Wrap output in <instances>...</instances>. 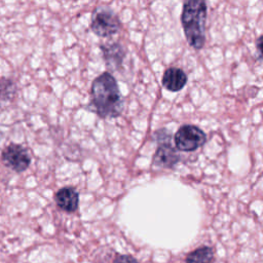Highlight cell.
<instances>
[{"label":"cell","mask_w":263,"mask_h":263,"mask_svg":"<svg viewBox=\"0 0 263 263\" xmlns=\"http://www.w3.org/2000/svg\"><path fill=\"white\" fill-rule=\"evenodd\" d=\"M91 105L99 116L113 118L121 114L123 100L115 78L108 72L98 76L90 88Z\"/></svg>","instance_id":"1"},{"label":"cell","mask_w":263,"mask_h":263,"mask_svg":"<svg viewBox=\"0 0 263 263\" xmlns=\"http://www.w3.org/2000/svg\"><path fill=\"white\" fill-rule=\"evenodd\" d=\"M206 12V3L201 0L187 1L183 6L182 26L188 43L195 49L204 45Z\"/></svg>","instance_id":"2"},{"label":"cell","mask_w":263,"mask_h":263,"mask_svg":"<svg viewBox=\"0 0 263 263\" xmlns=\"http://www.w3.org/2000/svg\"><path fill=\"white\" fill-rule=\"evenodd\" d=\"M206 141L205 134L195 125H182L175 135L176 147L184 152L194 151Z\"/></svg>","instance_id":"3"},{"label":"cell","mask_w":263,"mask_h":263,"mask_svg":"<svg viewBox=\"0 0 263 263\" xmlns=\"http://www.w3.org/2000/svg\"><path fill=\"white\" fill-rule=\"evenodd\" d=\"M1 160L6 167L16 173H23L31 163V155L24 146L11 143L2 150Z\"/></svg>","instance_id":"4"},{"label":"cell","mask_w":263,"mask_h":263,"mask_svg":"<svg viewBox=\"0 0 263 263\" xmlns=\"http://www.w3.org/2000/svg\"><path fill=\"white\" fill-rule=\"evenodd\" d=\"M90 28L100 37H109L116 34L120 28L117 15L109 8H100L92 16Z\"/></svg>","instance_id":"5"},{"label":"cell","mask_w":263,"mask_h":263,"mask_svg":"<svg viewBox=\"0 0 263 263\" xmlns=\"http://www.w3.org/2000/svg\"><path fill=\"white\" fill-rule=\"evenodd\" d=\"M180 159V156L170 142H161L154 153V162L156 165L170 168L173 167Z\"/></svg>","instance_id":"6"},{"label":"cell","mask_w":263,"mask_h":263,"mask_svg":"<svg viewBox=\"0 0 263 263\" xmlns=\"http://www.w3.org/2000/svg\"><path fill=\"white\" fill-rule=\"evenodd\" d=\"M57 205L68 213L76 211L79 202L77 191L73 187H63L54 195Z\"/></svg>","instance_id":"7"},{"label":"cell","mask_w":263,"mask_h":263,"mask_svg":"<svg viewBox=\"0 0 263 263\" xmlns=\"http://www.w3.org/2000/svg\"><path fill=\"white\" fill-rule=\"evenodd\" d=\"M102 51L105 63L110 70H117L122 66L124 59V49L119 43H110L102 45Z\"/></svg>","instance_id":"8"},{"label":"cell","mask_w":263,"mask_h":263,"mask_svg":"<svg viewBox=\"0 0 263 263\" xmlns=\"http://www.w3.org/2000/svg\"><path fill=\"white\" fill-rule=\"evenodd\" d=\"M187 82V75L179 68H168L162 76L163 86L171 91L181 90Z\"/></svg>","instance_id":"9"},{"label":"cell","mask_w":263,"mask_h":263,"mask_svg":"<svg viewBox=\"0 0 263 263\" xmlns=\"http://www.w3.org/2000/svg\"><path fill=\"white\" fill-rule=\"evenodd\" d=\"M214 253L210 247H200L189 253L186 257V263H212Z\"/></svg>","instance_id":"10"},{"label":"cell","mask_w":263,"mask_h":263,"mask_svg":"<svg viewBox=\"0 0 263 263\" xmlns=\"http://www.w3.org/2000/svg\"><path fill=\"white\" fill-rule=\"evenodd\" d=\"M16 93V85L13 80L0 77V102L8 103L13 100Z\"/></svg>","instance_id":"11"},{"label":"cell","mask_w":263,"mask_h":263,"mask_svg":"<svg viewBox=\"0 0 263 263\" xmlns=\"http://www.w3.org/2000/svg\"><path fill=\"white\" fill-rule=\"evenodd\" d=\"M113 263H139L134 257L128 256V255H121L118 256Z\"/></svg>","instance_id":"12"},{"label":"cell","mask_w":263,"mask_h":263,"mask_svg":"<svg viewBox=\"0 0 263 263\" xmlns=\"http://www.w3.org/2000/svg\"><path fill=\"white\" fill-rule=\"evenodd\" d=\"M261 39H262V37L260 36L259 39L257 40V51H258V53H259V59H261V43H262Z\"/></svg>","instance_id":"13"}]
</instances>
